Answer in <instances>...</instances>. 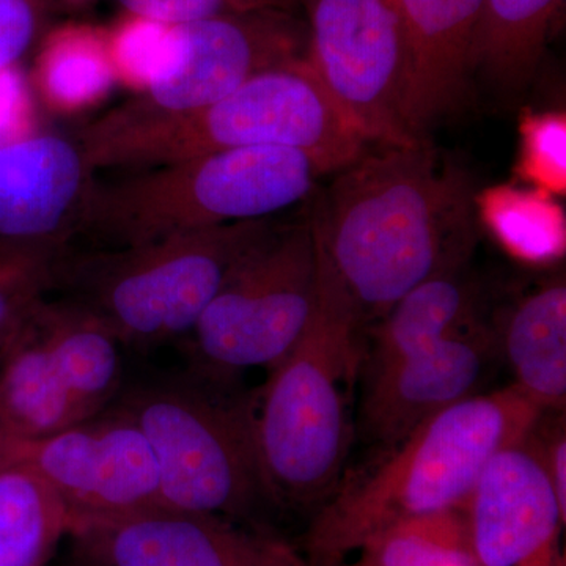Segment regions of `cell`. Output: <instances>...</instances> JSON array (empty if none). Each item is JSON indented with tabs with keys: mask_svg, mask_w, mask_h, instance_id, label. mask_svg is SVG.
Wrapping results in <instances>:
<instances>
[{
	"mask_svg": "<svg viewBox=\"0 0 566 566\" xmlns=\"http://www.w3.org/2000/svg\"><path fill=\"white\" fill-rule=\"evenodd\" d=\"M517 177L531 188L565 196L566 115L564 112H526L521 117Z\"/></svg>",
	"mask_w": 566,
	"mask_h": 566,
	"instance_id": "d4e9b609",
	"label": "cell"
},
{
	"mask_svg": "<svg viewBox=\"0 0 566 566\" xmlns=\"http://www.w3.org/2000/svg\"><path fill=\"white\" fill-rule=\"evenodd\" d=\"M14 441L7 433L2 420H0V465L10 463L11 455H13Z\"/></svg>",
	"mask_w": 566,
	"mask_h": 566,
	"instance_id": "1f68e13d",
	"label": "cell"
},
{
	"mask_svg": "<svg viewBox=\"0 0 566 566\" xmlns=\"http://www.w3.org/2000/svg\"><path fill=\"white\" fill-rule=\"evenodd\" d=\"M286 566H312V565L305 564V562L301 560V558H297V560H294L293 564H290Z\"/></svg>",
	"mask_w": 566,
	"mask_h": 566,
	"instance_id": "836d02e7",
	"label": "cell"
},
{
	"mask_svg": "<svg viewBox=\"0 0 566 566\" xmlns=\"http://www.w3.org/2000/svg\"><path fill=\"white\" fill-rule=\"evenodd\" d=\"M545 453V464L551 483L556 491L558 504L566 513V438L565 424H557L547 438L539 434Z\"/></svg>",
	"mask_w": 566,
	"mask_h": 566,
	"instance_id": "f546056e",
	"label": "cell"
},
{
	"mask_svg": "<svg viewBox=\"0 0 566 566\" xmlns=\"http://www.w3.org/2000/svg\"><path fill=\"white\" fill-rule=\"evenodd\" d=\"M33 84L52 111L87 109L117 84L106 31L80 22L54 29L36 57Z\"/></svg>",
	"mask_w": 566,
	"mask_h": 566,
	"instance_id": "44dd1931",
	"label": "cell"
},
{
	"mask_svg": "<svg viewBox=\"0 0 566 566\" xmlns=\"http://www.w3.org/2000/svg\"><path fill=\"white\" fill-rule=\"evenodd\" d=\"M475 212L506 251L524 262L547 263L565 251V212L538 189L491 186L475 193Z\"/></svg>",
	"mask_w": 566,
	"mask_h": 566,
	"instance_id": "7402d4cb",
	"label": "cell"
},
{
	"mask_svg": "<svg viewBox=\"0 0 566 566\" xmlns=\"http://www.w3.org/2000/svg\"><path fill=\"white\" fill-rule=\"evenodd\" d=\"M499 346L513 386L543 411H564L566 403V286L547 283L513 308Z\"/></svg>",
	"mask_w": 566,
	"mask_h": 566,
	"instance_id": "ac0fdd59",
	"label": "cell"
},
{
	"mask_svg": "<svg viewBox=\"0 0 566 566\" xmlns=\"http://www.w3.org/2000/svg\"><path fill=\"white\" fill-rule=\"evenodd\" d=\"M74 560L88 566H286L292 547L229 517L151 506L70 528Z\"/></svg>",
	"mask_w": 566,
	"mask_h": 566,
	"instance_id": "7c38bea8",
	"label": "cell"
},
{
	"mask_svg": "<svg viewBox=\"0 0 566 566\" xmlns=\"http://www.w3.org/2000/svg\"><path fill=\"white\" fill-rule=\"evenodd\" d=\"M497 352L499 334L479 323L368 376L360 401L364 434L392 449L428 417L479 394Z\"/></svg>",
	"mask_w": 566,
	"mask_h": 566,
	"instance_id": "5bb4252c",
	"label": "cell"
},
{
	"mask_svg": "<svg viewBox=\"0 0 566 566\" xmlns=\"http://www.w3.org/2000/svg\"><path fill=\"white\" fill-rule=\"evenodd\" d=\"M175 25L123 14L106 29L107 50L117 82L136 92L147 91L161 73L174 46Z\"/></svg>",
	"mask_w": 566,
	"mask_h": 566,
	"instance_id": "cb8c5ba5",
	"label": "cell"
},
{
	"mask_svg": "<svg viewBox=\"0 0 566 566\" xmlns=\"http://www.w3.org/2000/svg\"><path fill=\"white\" fill-rule=\"evenodd\" d=\"M463 510L472 551L483 566H556L566 513L536 427L488 460Z\"/></svg>",
	"mask_w": 566,
	"mask_h": 566,
	"instance_id": "4fadbf2b",
	"label": "cell"
},
{
	"mask_svg": "<svg viewBox=\"0 0 566 566\" xmlns=\"http://www.w3.org/2000/svg\"><path fill=\"white\" fill-rule=\"evenodd\" d=\"M70 527L61 495L35 469L0 465V566H46Z\"/></svg>",
	"mask_w": 566,
	"mask_h": 566,
	"instance_id": "ffe728a7",
	"label": "cell"
},
{
	"mask_svg": "<svg viewBox=\"0 0 566 566\" xmlns=\"http://www.w3.org/2000/svg\"><path fill=\"white\" fill-rule=\"evenodd\" d=\"M312 211L316 240L365 327L472 252L471 177L427 139L365 150Z\"/></svg>",
	"mask_w": 566,
	"mask_h": 566,
	"instance_id": "6da1fadb",
	"label": "cell"
},
{
	"mask_svg": "<svg viewBox=\"0 0 566 566\" xmlns=\"http://www.w3.org/2000/svg\"><path fill=\"white\" fill-rule=\"evenodd\" d=\"M120 342L82 305L41 297L0 346V420L14 442L46 438L122 392Z\"/></svg>",
	"mask_w": 566,
	"mask_h": 566,
	"instance_id": "ba28073f",
	"label": "cell"
},
{
	"mask_svg": "<svg viewBox=\"0 0 566 566\" xmlns=\"http://www.w3.org/2000/svg\"><path fill=\"white\" fill-rule=\"evenodd\" d=\"M36 32L33 0H0V71L17 66Z\"/></svg>",
	"mask_w": 566,
	"mask_h": 566,
	"instance_id": "f1b7e54d",
	"label": "cell"
},
{
	"mask_svg": "<svg viewBox=\"0 0 566 566\" xmlns=\"http://www.w3.org/2000/svg\"><path fill=\"white\" fill-rule=\"evenodd\" d=\"M543 415L510 385L428 417L331 495L308 531V551L316 562L335 564L400 521L464 509L488 460L531 433Z\"/></svg>",
	"mask_w": 566,
	"mask_h": 566,
	"instance_id": "3957f363",
	"label": "cell"
},
{
	"mask_svg": "<svg viewBox=\"0 0 566 566\" xmlns=\"http://www.w3.org/2000/svg\"><path fill=\"white\" fill-rule=\"evenodd\" d=\"M319 175L311 156L285 147L232 148L93 174L71 218L66 248H120L270 219L311 196Z\"/></svg>",
	"mask_w": 566,
	"mask_h": 566,
	"instance_id": "277c9868",
	"label": "cell"
},
{
	"mask_svg": "<svg viewBox=\"0 0 566 566\" xmlns=\"http://www.w3.org/2000/svg\"><path fill=\"white\" fill-rule=\"evenodd\" d=\"M354 553L352 566H483L463 509L400 521L368 536Z\"/></svg>",
	"mask_w": 566,
	"mask_h": 566,
	"instance_id": "603a6c76",
	"label": "cell"
},
{
	"mask_svg": "<svg viewBox=\"0 0 566 566\" xmlns=\"http://www.w3.org/2000/svg\"><path fill=\"white\" fill-rule=\"evenodd\" d=\"M307 59L368 144L408 147L409 51L392 0H303Z\"/></svg>",
	"mask_w": 566,
	"mask_h": 566,
	"instance_id": "9c48e42d",
	"label": "cell"
},
{
	"mask_svg": "<svg viewBox=\"0 0 566 566\" xmlns=\"http://www.w3.org/2000/svg\"><path fill=\"white\" fill-rule=\"evenodd\" d=\"M564 0H483L472 65L491 84L520 93L534 80Z\"/></svg>",
	"mask_w": 566,
	"mask_h": 566,
	"instance_id": "d6986e66",
	"label": "cell"
},
{
	"mask_svg": "<svg viewBox=\"0 0 566 566\" xmlns=\"http://www.w3.org/2000/svg\"><path fill=\"white\" fill-rule=\"evenodd\" d=\"M66 3H74V6H81V3L91 2V0H63Z\"/></svg>",
	"mask_w": 566,
	"mask_h": 566,
	"instance_id": "d6a6232c",
	"label": "cell"
},
{
	"mask_svg": "<svg viewBox=\"0 0 566 566\" xmlns=\"http://www.w3.org/2000/svg\"><path fill=\"white\" fill-rule=\"evenodd\" d=\"M464 266L415 286L365 331L364 379L482 323L476 316V290L465 277Z\"/></svg>",
	"mask_w": 566,
	"mask_h": 566,
	"instance_id": "e0dca14e",
	"label": "cell"
},
{
	"mask_svg": "<svg viewBox=\"0 0 566 566\" xmlns=\"http://www.w3.org/2000/svg\"><path fill=\"white\" fill-rule=\"evenodd\" d=\"M33 109L24 74L17 66L0 71V147L31 136Z\"/></svg>",
	"mask_w": 566,
	"mask_h": 566,
	"instance_id": "83f0119b",
	"label": "cell"
},
{
	"mask_svg": "<svg viewBox=\"0 0 566 566\" xmlns=\"http://www.w3.org/2000/svg\"><path fill=\"white\" fill-rule=\"evenodd\" d=\"M409 51L406 122L416 139L463 106L483 0H392Z\"/></svg>",
	"mask_w": 566,
	"mask_h": 566,
	"instance_id": "2e32d148",
	"label": "cell"
},
{
	"mask_svg": "<svg viewBox=\"0 0 566 566\" xmlns=\"http://www.w3.org/2000/svg\"><path fill=\"white\" fill-rule=\"evenodd\" d=\"M51 260L43 253L0 251V346L50 293Z\"/></svg>",
	"mask_w": 566,
	"mask_h": 566,
	"instance_id": "484cf974",
	"label": "cell"
},
{
	"mask_svg": "<svg viewBox=\"0 0 566 566\" xmlns=\"http://www.w3.org/2000/svg\"><path fill=\"white\" fill-rule=\"evenodd\" d=\"M87 178L76 142L31 134L0 147V249L54 259Z\"/></svg>",
	"mask_w": 566,
	"mask_h": 566,
	"instance_id": "9a60e30c",
	"label": "cell"
},
{
	"mask_svg": "<svg viewBox=\"0 0 566 566\" xmlns=\"http://www.w3.org/2000/svg\"><path fill=\"white\" fill-rule=\"evenodd\" d=\"M270 219L226 223L120 248H66L50 292L82 305L120 345L150 349L192 333L234 263Z\"/></svg>",
	"mask_w": 566,
	"mask_h": 566,
	"instance_id": "5b68a950",
	"label": "cell"
},
{
	"mask_svg": "<svg viewBox=\"0 0 566 566\" xmlns=\"http://www.w3.org/2000/svg\"><path fill=\"white\" fill-rule=\"evenodd\" d=\"M125 14L161 22L166 25H186L191 22L241 13L229 0H117Z\"/></svg>",
	"mask_w": 566,
	"mask_h": 566,
	"instance_id": "4316f807",
	"label": "cell"
},
{
	"mask_svg": "<svg viewBox=\"0 0 566 566\" xmlns=\"http://www.w3.org/2000/svg\"><path fill=\"white\" fill-rule=\"evenodd\" d=\"M316 238V234H315ZM314 312L292 352L251 395L252 436L268 502L305 509L337 490L353 442L349 400L365 324L318 240Z\"/></svg>",
	"mask_w": 566,
	"mask_h": 566,
	"instance_id": "7a4b0ae2",
	"label": "cell"
},
{
	"mask_svg": "<svg viewBox=\"0 0 566 566\" xmlns=\"http://www.w3.org/2000/svg\"><path fill=\"white\" fill-rule=\"evenodd\" d=\"M237 11L279 10L289 11L296 0H229Z\"/></svg>",
	"mask_w": 566,
	"mask_h": 566,
	"instance_id": "4dcf8cb0",
	"label": "cell"
},
{
	"mask_svg": "<svg viewBox=\"0 0 566 566\" xmlns=\"http://www.w3.org/2000/svg\"><path fill=\"white\" fill-rule=\"evenodd\" d=\"M155 455L161 505L248 521L264 494L252 436L251 397H227L199 378L140 382L118 395Z\"/></svg>",
	"mask_w": 566,
	"mask_h": 566,
	"instance_id": "8992f818",
	"label": "cell"
},
{
	"mask_svg": "<svg viewBox=\"0 0 566 566\" xmlns=\"http://www.w3.org/2000/svg\"><path fill=\"white\" fill-rule=\"evenodd\" d=\"M11 461L31 465L50 483L69 509L71 526L161 505L151 447L115 403L59 433L14 442Z\"/></svg>",
	"mask_w": 566,
	"mask_h": 566,
	"instance_id": "30bf717a",
	"label": "cell"
},
{
	"mask_svg": "<svg viewBox=\"0 0 566 566\" xmlns=\"http://www.w3.org/2000/svg\"><path fill=\"white\" fill-rule=\"evenodd\" d=\"M73 566H88V565L80 564V562L74 560V565Z\"/></svg>",
	"mask_w": 566,
	"mask_h": 566,
	"instance_id": "e575fe53",
	"label": "cell"
},
{
	"mask_svg": "<svg viewBox=\"0 0 566 566\" xmlns=\"http://www.w3.org/2000/svg\"><path fill=\"white\" fill-rule=\"evenodd\" d=\"M307 57V28L289 11L227 13L175 25L161 73L129 102L144 109L188 112L226 98L263 71Z\"/></svg>",
	"mask_w": 566,
	"mask_h": 566,
	"instance_id": "8fae6325",
	"label": "cell"
},
{
	"mask_svg": "<svg viewBox=\"0 0 566 566\" xmlns=\"http://www.w3.org/2000/svg\"><path fill=\"white\" fill-rule=\"evenodd\" d=\"M318 251L312 216L271 223L234 263L193 326L192 374L219 386L285 359L314 312Z\"/></svg>",
	"mask_w": 566,
	"mask_h": 566,
	"instance_id": "52a82bcc",
	"label": "cell"
}]
</instances>
